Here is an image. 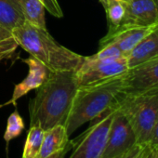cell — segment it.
<instances>
[{
    "instance_id": "obj_21",
    "label": "cell",
    "mask_w": 158,
    "mask_h": 158,
    "mask_svg": "<svg viewBox=\"0 0 158 158\" xmlns=\"http://www.w3.org/2000/svg\"><path fill=\"white\" fill-rule=\"evenodd\" d=\"M149 149L148 143H135L130 149L122 154L121 158H143Z\"/></svg>"
},
{
    "instance_id": "obj_6",
    "label": "cell",
    "mask_w": 158,
    "mask_h": 158,
    "mask_svg": "<svg viewBox=\"0 0 158 158\" xmlns=\"http://www.w3.org/2000/svg\"><path fill=\"white\" fill-rule=\"evenodd\" d=\"M128 69L126 56L113 60H93L89 56L85 57L75 74L79 86H82L124 74Z\"/></svg>"
},
{
    "instance_id": "obj_5",
    "label": "cell",
    "mask_w": 158,
    "mask_h": 158,
    "mask_svg": "<svg viewBox=\"0 0 158 158\" xmlns=\"http://www.w3.org/2000/svg\"><path fill=\"white\" fill-rule=\"evenodd\" d=\"M115 106L95 119V122L75 140L69 158H102L105 150Z\"/></svg>"
},
{
    "instance_id": "obj_30",
    "label": "cell",
    "mask_w": 158,
    "mask_h": 158,
    "mask_svg": "<svg viewBox=\"0 0 158 158\" xmlns=\"http://www.w3.org/2000/svg\"><path fill=\"white\" fill-rule=\"evenodd\" d=\"M121 156H122V155H119V156H117V157H114V158H121Z\"/></svg>"
},
{
    "instance_id": "obj_13",
    "label": "cell",
    "mask_w": 158,
    "mask_h": 158,
    "mask_svg": "<svg viewBox=\"0 0 158 158\" xmlns=\"http://www.w3.org/2000/svg\"><path fill=\"white\" fill-rule=\"evenodd\" d=\"M158 57V35L155 31L139 41L126 56L128 68L144 63Z\"/></svg>"
},
{
    "instance_id": "obj_16",
    "label": "cell",
    "mask_w": 158,
    "mask_h": 158,
    "mask_svg": "<svg viewBox=\"0 0 158 158\" xmlns=\"http://www.w3.org/2000/svg\"><path fill=\"white\" fill-rule=\"evenodd\" d=\"M45 130L38 125L30 126L22 158H36L40 152Z\"/></svg>"
},
{
    "instance_id": "obj_14",
    "label": "cell",
    "mask_w": 158,
    "mask_h": 158,
    "mask_svg": "<svg viewBox=\"0 0 158 158\" xmlns=\"http://www.w3.org/2000/svg\"><path fill=\"white\" fill-rule=\"evenodd\" d=\"M26 23L47 30L46 9L40 0H9Z\"/></svg>"
},
{
    "instance_id": "obj_20",
    "label": "cell",
    "mask_w": 158,
    "mask_h": 158,
    "mask_svg": "<svg viewBox=\"0 0 158 158\" xmlns=\"http://www.w3.org/2000/svg\"><path fill=\"white\" fill-rule=\"evenodd\" d=\"M123 56L124 55L122 51L116 45L106 44L102 47H100V50L89 57L93 60H113Z\"/></svg>"
},
{
    "instance_id": "obj_9",
    "label": "cell",
    "mask_w": 158,
    "mask_h": 158,
    "mask_svg": "<svg viewBox=\"0 0 158 158\" xmlns=\"http://www.w3.org/2000/svg\"><path fill=\"white\" fill-rule=\"evenodd\" d=\"M124 86L123 92L158 87V57L129 68L124 75Z\"/></svg>"
},
{
    "instance_id": "obj_28",
    "label": "cell",
    "mask_w": 158,
    "mask_h": 158,
    "mask_svg": "<svg viewBox=\"0 0 158 158\" xmlns=\"http://www.w3.org/2000/svg\"><path fill=\"white\" fill-rule=\"evenodd\" d=\"M153 1L155 2V4H156V6H157V9H158V0H153Z\"/></svg>"
},
{
    "instance_id": "obj_17",
    "label": "cell",
    "mask_w": 158,
    "mask_h": 158,
    "mask_svg": "<svg viewBox=\"0 0 158 158\" xmlns=\"http://www.w3.org/2000/svg\"><path fill=\"white\" fill-rule=\"evenodd\" d=\"M126 0H107L104 7L109 29L119 26L126 15Z\"/></svg>"
},
{
    "instance_id": "obj_2",
    "label": "cell",
    "mask_w": 158,
    "mask_h": 158,
    "mask_svg": "<svg viewBox=\"0 0 158 158\" xmlns=\"http://www.w3.org/2000/svg\"><path fill=\"white\" fill-rule=\"evenodd\" d=\"M124 75L125 73L78 88L64 122L69 136L84 124L94 121L114 107L125 89Z\"/></svg>"
},
{
    "instance_id": "obj_8",
    "label": "cell",
    "mask_w": 158,
    "mask_h": 158,
    "mask_svg": "<svg viewBox=\"0 0 158 158\" xmlns=\"http://www.w3.org/2000/svg\"><path fill=\"white\" fill-rule=\"evenodd\" d=\"M158 23L152 26H137L121 24L115 28H110L107 35L100 41V47L106 44H114L127 56L131 49L144 37L152 33Z\"/></svg>"
},
{
    "instance_id": "obj_25",
    "label": "cell",
    "mask_w": 158,
    "mask_h": 158,
    "mask_svg": "<svg viewBox=\"0 0 158 158\" xmlns=\"http://www.w3.org/2000/svg\"><path fill=\"white\" fill-rule=\"evenodd\" d=\"M70 148L71 147H68V148H66V149H64V150H62V151H60V152H57V153H55V154H53L48 158H65V154Z\"/></svg>"
},
{
    "instance_id": "obj_12",
    "label": "cell",
    "mask_w": 158,
    "mask_h": 158,
    "mask_svg": "<svg viewBox=\"0 0 158 158\" xmlns=\"http://www.w3.org/2000/svg\"><path fill=\"white\" fill-rule=\"evenodd\" d=\"M64 125H57L45 131L42 146L36 158H48L73 146Z\"/></svg>"
},
{
    "instance_id": "obj_29",
    "label": "cell",
    "mask_w": 158,
    "mask_h": 158,
    "mask_svg": "<svg viewBox=\"0 0 158 158\" xmlns=\"http://www.w3.org/2000/svg\"><path fill=\"white\" fill-rule=\"evenodd\" d=\"M154 31H155V32H156V34H157V35H158V26H157V27H156V29H155V30H154Z\"/></svg>"
},
{
    "instance_id": "obj_27",
    "label": "cell",
    "mask_w": 158,
    "mask_h": 158,
    "mask_svg": "<svg viewBox=\"0 0 158 158\" xmlns=\"http://www.w3.org/2000/svg\"><path fill=\"white\" fill-rule=\"evenodd\" d=\"M5 59H7L4 55H2L1 53H0V61H1L2 60H5Z\"/></svg>"
},
{
    "instance_id": "obj_24",
    "label": "cell",
    "mask_w": 158,
    "mask_h": 158,
    "mask_svg": "<svg viewBox=\"0 0 158 158\" xmlns=\"http://www.w3.org/2000/svg\"><path fill=\"white\" fill-rule=\"evenodd\" d=\"M143 158H158V152H155L154 150H152L150 146H149V149L146 152V154L144 155Z\"/></svg>"
},
{
    "instance_id": "obj_22",
    "label": "cell",
    "mask_w": 158,
    "mask_h": 158,
    "mask_svg": "<svg viewBox=\"0 0 158 158\" xmlns=\"http://www.w3.org/2000/svg\"><path fill=\"white\" fill-rule=\"evenodd\" d=\"M44 5L46 10L49 12L52 16L56 18H61L63 16V12L60 9V6L58 0H40Z\"/></svg>"
},
{
    "instance_id": "obj_3",
    "label": "cell",
    "mask_w": 158,
    "mask_h": 158,
    "mask_svg": "<svg viewBox=\"0 0 158 158\" xmlns=\"http://www.w3.org/2000/svg\"><path fill=\"white\" fill-rule=\"evenodd\" d=\"M18 45L52 73L73 71L81 66L85 56L59 44L48 32L29 23L12 30Z\"/></svg>"
},
{
    "instance_id": "obj_10",
    "label": "cell",
    "mask_w": 158,
    "mask_h": 158,
    "mask_svg": "<svg viewBox=\"0 0 158 158\" xmlns=\"http://www.w3.org/2000/svg\"><path fill=\"white\" fill-rule=\"evenodd\" d=\"M23 61L29 67L28 73L21 83L15 85L11 99L3 105H0V107L9 104L16 105L18 100L23 96H25L31 90L37 89L39 87H41L48 80L52 73L43 63L31 56Z\"/></svg>"
},
{
    "instance_id": "obj_1",
    "label": "cell",
    "mask_w": 158,
    "mask_h": 158,
    "mask_svg": "<svg viewBox=\"0 0 158 158\" xmlns=\"http://www.w3.org/2000/svg\"><path fill=\"white\" fill-rule=\"evenodd\" d=\"M79 87L75 72L51 73L30 101V126L38 125L46 131L64 125Z\"/></svg>"
},
{
    "instance_id": "obj_15",
    "label": "cell",
    "mask_w": 158,
    "mask_h": 158,
    "mask_svg": "<svg viewBox=\"0 0 158 158\" xmlns=\"http://www.w3.org/2000/svg\"><path fill=\"white\" fill-rule=\"evenodd\" d=\"M24 23V19L9 0H0V25L12 32Z\"/></svg>"
},
{
    "instance_id": "obj_4",
    "label": "cell",
    "mask_w": 158,
    "mask_h": 158,
    "mask_svg": "<svg viewBox=\"0 0 158 158\" xmlns=\"http://www.w3.org/2000/svg\"><path fill=\"white\" fill-rule=\"evenodd\" d=\"M114 106L127 119L137 142L148 143L158 117V87L122 92Z\"/></svg>"
},
{
    "instance_id": "obj_19",
    "label": "cell",
    "mask_w": 158,
    "mask_h": 158,
    "mask_svg": "<svg viewBox=\"0 0 158 158\" xmlns=\"http://www.w3.org/2000/svg\"><path fill=\"white\" fill-rule=\"evenodd\" d=\"M18 47L19 45L16 42L12 32L0 25V53L7 59H10L14 54Z\"/></svg>"
},
{
    "instance_id": "obj_26",
    "label": "cell",
    "mask_w": 158,
    "mask_h": 158,
    "mask_svg": "<svg viewBox=\"0 0 158 158\" xmlns=\"http://www.w3.org/2000/svg\"><path fill=\"white\" fill-rule=\"evenodd\" d=\"M99 1L102 3V5L103 6V8L105 7V5H106V1H107V0H99Z\"/></svg>"
},
{
    "instance_id": "obj_18",
    "label": "cell",
    "mask_w": 158,
    "mask_h": 158,
    "mask_svg": "<svg viewBox=\"0 0 158 158\" xmlns=\"http://www.w3.org/2000/svg\"><path fill=\"white\" fill-rule=\"evenodd\" d=\"M24 129V123L18 113V111H14L8 118L7 127L4 133V139L7 143H9L13 139L19 137L23 130Z\"/></svg>"
},
{
    "instance_id": "obj_7",
    "label": "cell",
    "mask_w": 158,
    "mask_h": 158,
    "mask_svg": "<svg viewBox=\"0 0 158 158\" xmlns=\"http://www.w3.org/2000/svg\"><path fill=\"white\" fill-rule=\"evenodd\" d=\"M135 143H137V139L130 124L115 107L107 144L102 158H114L122 155Z\"/></svg>"
},
{
    "instance_id": "obj_11",
    "label": "cell",
    "mask_w": 158,
    "mask_h": 158,
    "mask_svg": "<svg viewBox=\"0 0 158 158\" xmlns=\"http://www.w3.org/2000/svg\"><path fill=\"white\" fill-rule=\"evenodd\" d=\"M126 15L121 24L152 26L158 23V9L153 0H126Z\"/></svg>"
},
{
    "instance_id": "obj_23",
    "label": "cell",
    "mask_w": 158,
    "mask_h": 158,
    "mask_svg": "<svg viewBox=\"0 0 158 158\" xmlns=\"http://www.w3.org/2000/svg\"><path fill=\"white\" fill-rule=\"evenodd\" d=\"M148 144L152 150H154L155 152H158V117H157V119L154 123V126L152 127Z\"/></svg>"
}]
</instances>
